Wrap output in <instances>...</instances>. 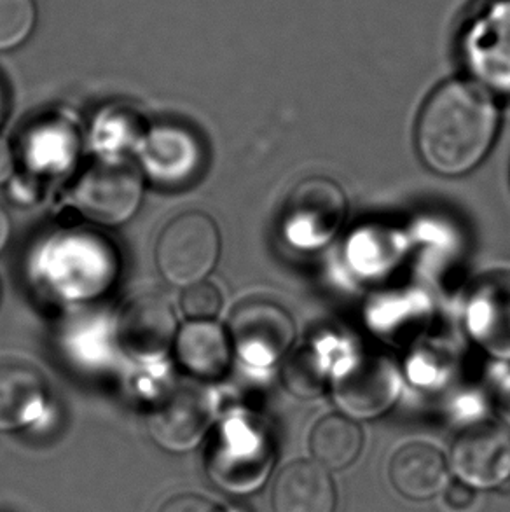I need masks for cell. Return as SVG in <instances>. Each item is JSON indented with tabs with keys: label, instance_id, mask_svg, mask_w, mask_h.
I'll use <instances>...</instances> for the list:
<instances>
[{
	"label": "cell",
	"instance_id": "cell-6",
	"mask_svg": "<svg viewBox=\"0 0 510 512\" xmlns=\"http://www.w3.org/2000/svg\"><path fill=\"white\" fill-rule=\"evenodd\" d=\"M231 345L252 366H271L289 352L296 329L289 313L269 301H247L229 319Z\"/></svg>",
	"mask_w": 510,
	"mask_h": 512
},
{
	"label": "cell",
	"instance_id": "cell-5",
	"mask_svg": "<svg viewBox=\"0 0 510 512\" xmlns=\"http://www.w3.org/2000/svg\"><path fill=\"white\" fill-rule=\"evenodd\" d=\"M346 196L334 180L306 179L294 189L285 210V235L301 249H317L336 236L345 221Z\"/></svg>",
	"mask_w": 510,
	"mask_h": 512
},
{
	"label": "cell",
	"instance_id": "cell-10",
	"mask_svg": "<svg viewBox=\"0 0 510 512\" xmlns=\"http://www.w3.org/2000/svg\"><path fill=\"white\" fill-rule=\"evenodd\" d=\"M399 394V378L390 362L380 357L359 360L336 381L334 395L352 418H376L390 409Z\"/></svg>",
	"mask_w": 510,
	"mask_h": 512
},
{
	"label": "cell",
	"instance_id": "cell-2",
	"mask_svg": "<svg viewBox=\"0 0 510 512\" xmlns=\"http://www.w3.org/2000/svg\"><path fill=\"white\" fill-rule=\"evenodd\" d=\"M221 256V233L205 212L189 210L166 224L156 242V266L166 282L191 287L214 271Z\"/></svg>",
	"mask_w": 510,
	"mask_h": 512
},
{
	"label": "cell",
	"instance_id": "cell-11",
	"mask_svg": "<svg viewBox=\"0 0 510 512\" xmlns=\"http://www.w3.org/2000/svg\"><path fill=\"white\" fill-rule=\"evenodd\" d=\"M200 161L198 140L180 126H154L142 142L140 163L144 172L165 186L189 179Z\"/></svg>",
	"mask_w": 510,
	"mask_h": 512
},
{
	"label": "cell",
	"instance_id": "cell-20",
	"mask_svg": "<svg viewBox=\"0 0 510 512\" xmlns=\"http://www.w3.org/2000/svg\"><path fill=\"white\" fill-rule=\"evenodd\" d=\"M159 512H224L210 499L194 493H182L168 500Z\"/></svg>",
	"mask_w": 510,
	"mask_h": 512
},
{
	"label": "cell",
	"instance_id": "cell-21",
	"mask_svg": "<svg viewBox=\"0 0 510 512\" xmlns=\"http://www.w3.org/2000/svg\"><path fill=\"white\" fill-rule=\"evenodd\" d=\"M446 493V506L453 511H467L470 506H474L476 502V488L463 483V481H456V483H448L444 488Z\"/></svg>",
	"mask_w": 510,
	"mask_h": 512
},
{
	"label": "cell",
	"instance_id": "cell-17",
	"mask_svg": "<svg viewBox=\"0 0 510 512\" xmlns=\"http://www.w3.org/2000/svg\"><path fill=\"white\" fill-rule=\"evenodd\" d=\"M488 28L470 48V65L488 86L510 93V20Z\"/></svg>",
	"mask_w": 510,
	"mask_h": 512
},
{
	"label": "cell",
	"instance_id": "cell-3",
	"mask_svg": "<svg viewBox=\"0 0 510 512\" xmlns=\"http://www.w3.org/2000/svg\"><path fill=\"white\" fill-rule=\"evenodd\" d=\"M144 200V175L128 161L93 163L70 193L72 205L88 221L116 228L137 214Z\"/></svg>",
	"mask_w": 510,
	"mask_h": 512
},
{
	"label": "cell",
	"instance_id": "cell-1",
	"mask_svg": "<svg viewBox=\"0 0 510 512\" xmlns=\"http://www.w3.org/2000/svg\"><path fill=\"white\" fill-rule=\"evenodd\" d=\"M498 109L483 86L453 79L428 97L416 126V147L430 170L446 177L469 173L490 153Z\"/></svg>",
	"mask_w": 510,
	"mask_h": 512
},
{
	"label": "cell",
	"instance_id": "cell-8",
	"mask_svg": "<svg viewBox=\"0 0 510 512\" xmlns=\"http://www.w3.org/2000/svg\"><path fill=\"white\" fill-rule=\"evenodd\" d=\"M179 327L172 305L156 294H140L126 301L116 326V338L138 360L163 357L177 338Z\"/></svg>",
	"mask_w": 510,
	"mask_h": 512
},
{
	"label": "cell",
	"instance_id": "cell-19",
	"mask_svg": "<svg viewBox=\"0 0 510 512\" xmlns=\"http://www.w3.org/2000/svg\"><path fill=\"white\" fill-rule=\"evenodd\" d=\"M180 306L191 320H212L221 312L222 294L214 284L203 280L187 287Z\"/></svg>",
	"mask_w": 510,
	"mask_h": 512
},
{
	"label": "cell",
	"instance_id": "cell-23",
	"mask_svg": "<svg viewBox=\"0 0 510 512\" xmlns=\"http://www.w3.org/2000/svg\"><path fill=\"white\" fill-rule=\"evenodd\" d=\"M9 236H11V221H9V215H7L4 207L0 205V252L6 249Z\"/></svg>",
	"mask_w": 510,
	"mask_h": 512
},
{
	"label": "cell",
	"instance_id": "cell-18",
	"mask_svg": "<svg viewBox=\"0 0 510 512\" xmlns=\"http://www.w3.org/2000/svg\"><path fill=\"white\" fill-rule=\"evenodd\" d=\"M35 25L34 0H0V51L20 48L34 34Z\"/></svg>",
	"mask_w": 510,
	"mask_h": 512
},
{
	"label": "cell",
	"instance_id": "cell-15",
	"mask_svg": "<svg viewBox=\"0 0 510 512\" xmlns=\"http://www.w3.org/2000/svg\"><path fill=\"white\" fill-rule=\"evenodd\" d=\"M390 481L407 499H432L448 486V464L430 444H406L390 460Z\"/></svg>",
	"mask_w": 510,
	"mask_h": 512
},
{
	"label": "cell",
	"instance_id": "cell-12",
	"mask_svg": "<svg viewBox=\"0 0 510 512\" xmlns=\"http://www.w3.org/2000/svg\"><path fill=\"white\" fill-rule=\"evenodd\" d=\"M336 486L315 460H297L278 472L273 486L275 512H336Z\"/></svg>",
	"mask_w": 510,
	"mask_h": 512
},
{
	"label": "cell",
	"instance_id": "cell-13",
	"mask_svg": "<svg viewBox=\"0 0 510 512\" xmlns=\"http://www.w3.org/2000/svg\"><path fill=\"white\" fill-rule=\"evenodd\" d=\"M173 348L180 366L200 380H219L231 366V338L214 320H191L180 327Z\"/></svg>",
	"mask_w": 510,
	"mask_h": 512
},
{
	"label": "cell",
	"instance_id": "cell-4",
	"mask_svg": "<svg viewBox=\"0 0 510 512\" xmlns=\"http://www.w3.org/2000/svg\"><path fill=\"white\" fill-rule=\"evenodd\" d=\"M273 453L268 439L249 425L233 423L212 444L208 453V476L229 495H249L269 476Z\"/></svg>",
	"mask_w": 510,
	"mask_h": 512
},
{
	"label": "cell",
	"instance_id": "cell-14",
	"mask_svg": "<svg viewBox=\"0 0 510 512\" xmlns=\"http://www.w3.org/2000/svg\"><path fill=\"white\" fill-rule=\"evenodd\" d=\"M46 401V381L39 369L0 364V432H14L34 422Z\"/></svg>",
	"mask_w": 510,
	"mask_h": 512
},
{
	"label": "cell",
	"instance_id": "cell-7",
	"mask_svg": "<svg viewBox=\"0 0 510 512\" xmlns=\"http://www.w3.org/2000/svg\"><path fill=\"white\" fill-rule=\"evenodd\" d=\"M214 422L207 394L196 387H177L154 406L149 434L168 453H186L200 446Z\"/></svg>",
	"mask_w": 510,
	"mask_h": 512
},
{
	"label": "cell",
	"instance_id": "cell-24",
	"mask_svg": "<svg viewBox=\"0 0 510 512\" xmlns=\"http://www.w3.org/2000/svg\"><path fill=\"white\" fill-rule=\"evenodd\" d=\"M0 116H2V93H0Z\"/></svg>",
	"mask_w": 510,
	"mask_h": 512
},
{
	"label": "cell",
	"instance_id": "cell-16",
	"mask_svg": "<svg viewBox=\"0 0 510 512\" xmlns=\"http://www.w3.org/2000/svg\"><path fill=\"white\" fill-rule=\"evenodd\" d=\"M362 444V430L350 416H325L311 430V455L327 471H341L352 465L359 458Z\"/></svg>",
	"mask_w": 510,
	"mask_h": 512
},
{
	"label": "cell",
	"instance_id": "cell-22",
	"mask_svg": "<svg viewBox=\"0 0 510 512\" xmlns=\"http://www.w3.org/2000/svg\"><path fill=\"white\" fill-rule=\"evenodd\" d=\"M14 170H16V158H14L13 147L4 137H0V186L13 177Z\"/></svg>",
	"mask_w": 510,
	"mask_h": 512
},
{
	"label": "cell",
	"instance_id": "cell-9",
	"mask_svg": "<svg viewBox=\"0 0 510 512\" xmlns=\"http://www.w3.org/2000/svg\"><path fill=\"white\" fill-rule=\"evenodd\" d=\"M451 465L463 483L476 490H491L510 479V434L481 423L465 430L451 450Z\"/></svg>",
	"mask_w": 510,
	"mask_h": 512
}]
</instances>
